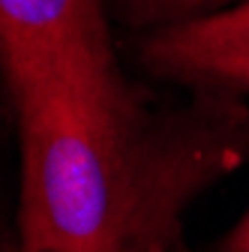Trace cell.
Returning <instances> with one entry per match:
<instances>
[{
	"mask_svg": "<svg viewBox=\"0 0 249 252\" xmlns=\"http://www.w3.org/2000/svg\"><path fill=\"white\" fill-rule=\"evenodd\" d=\"M21 138L18 243L30 252H156L180 216L249 159L237 90L147 108L123 75L48 72L9 90Z\"/></svg>",
	"mask_w": 249,
	"mask_h": 252,
	"instance_id": "6da1fadb",
	"label": "cell"
},
{
	"mask_svg": "<svg viewBox=\"0 0 249 252\" xmlns=\"http://www.w3.org/2000/svg\"><path fill=\"white\" fill-rule=\"evenodd\" d=\"M48 72H120L102 0H0V75L6 87Z\"/></svg>",
	"mask_w": 249,
	"mask_h": 252,
	"instance_id": "7a4b0ae2",
	"label": "cell"
},
{
	"mask_svg": "<svg viewBox=\"0 0 249 252\" xmlns=\"http://www.w3.org/2000/svg\"><path fill=\"white\" fill-rule=\"evenodd\" d=\"M141 60L168 81L249 90V0L156 27L141 45Z\"/></svg>",
	"mask_w": 249,
	"mask_h": 252,
	"instance_id": "3957f363",
	"label": "cell"
},
{
	"mask_svg": "<svg viewBox=\"0 0 249 252\" xmlns=\"http://www.w3.org/2000/svg\"><path fill=\"white\" fill-rule=\"evenodd\" d=\"M117 3L132 24L156 30V27L198 18V15H210L216 9L240 3V0H117Z\"/></svg>",
	"mask_w": 249,
	"mask_h": 252,
	"instance_id": "277c9868",
	"label": "cell"
},
{
	"mask_svg": "<svg viewBox=\"0 0 249 252\" xmlns=\"http://www.w3.org/2000/svg\"><path fill=\"white\" fill-rule=\"evenodd\" d=\"M216 252H249V210L240 216V222L219 240Z\"/></svg>",
	"mask_w": 249,
	"mask_h": 252,
	"instance_id": "5b68a950",
	"label": "cell"
},
{
	"mask_svg": "<svg viewBox=\"0 0 249 252\" xmlns=\"http://www.w3.org/2000/svg\"><path fill=\"white\" fill-rule=\"evenodd\" d=\"M0 252H30V249H24V246H21V243H18V246H15V249H0Z\"/></svg>",
	"mask_w": 249,
	"mask_h": 252,
	"instance_id": "8992f818",
	"label": "cell"
},
{
	"mask_svg": "<svg viewBox=\"0 0 249 252\" xmlns=\"http://www.w3.org/2000/svg\"><path fill=\"white\" fill-rule=\"evenodd\" d=\"M156 252H186L183 246H171V249H156Z\"/></svg>",
	"mask_w": 249,
	"mask_h": 252,
	"instance_id": "52a82bcc",
	"label": "cell"
}]
</instances>
